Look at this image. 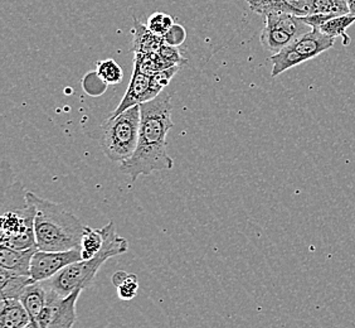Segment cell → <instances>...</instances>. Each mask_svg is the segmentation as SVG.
<instances>
[{"label": "cell", "mask_w": 355, "mask_h": 328, "mask_svg": "<svg viewBox=\"0 0 355 328\" xmlns=\"http://www.w3.org/2000/svg\"><path fill=\"white\" fill-rule=\"evenodd\" d=\"M171 66L178 65H171L169 62L165 61L159 54H135L134 67L140 69L145 75L153 76L159 71L169 69Z\"/></svg>", "instance_id": "e0dca14e"}, {"label": "cell", "mask_w": 355, "mask_h": 328, "mask_svg": "<svg viewBox=\"0 0 355 328\" xmlns=\"http://www.w3.org/2000/svg\"><path fill=\"white\" fill-rule=\"evenodd\" d=\"M309 15L325 14L339 17L349 13L347 0H308Z\"/></svg>", "instance_id": "ac0fdd59"}, {"label": "cell", "mask_w": 355, "mask_h": 328, "mask_svg": "<svg viewBox=\"0 0 355 328\" xmlns=\"http://www.w3.org/2000/svg\"><path fill=\"white\" fill-rule=\"evenodd\" d=\"M27 197L35 207V235L38 250L66 252L81 249L85 227L72 212L52 201L27 191Z\"/></svg>", "instance_id": "7a4b0ae2"}, {"label": "cell", "mask_w": 355, "mask_h": 328, "mask_svg": "<svg viewBox=\"0 0 355 328\" xmlns=\"http://www.w3.org/2000/svg\"><path fill=\"white\" fill-rule=\"evenodd\" d=\"M150 83L151 76L145 75L140 69L134 67L129 88L126 90V92H125L121 101L119 104V106L110 117H117V115H120L121 113L130 109L132 106L150 101V91H149Z\"/></svg>", "instance_id": "30bf717a"}, {"label": "cell", "mask_w": 355, "mask_h": 328, "mask_svg": "<svg viewBox=\"0 0 355 328\" xmlns=\"http://www.w3.org/2000/svg\"><path fill=\"white\" fill-rule=\"evenodd\" d=\"M96 72L100 79L107 85H117L123 81V69L115 60H103L96 63Z\"/></svg>", "instance_id": "44dd1931"}, {"label": "cell", "mask_w": 355, "mask_h": 328, "mask_svg": "<svg viewBox=\"0 0 355 328\" xmlns=\"http://www.w3.org/2000/svg\"><path fill=\"white\" fill-rule=\"evenodd\" d=\"M19 301L27 309L28 315L31 317V323H33L46 306L47 288L44 287L42 281H33L21 292Z\"/></svg>", "instance_id": "9a60e30c"}, {"label": "cell", "mask_w": 355, "mask_h": 328, "mask_svg": "<svg viewBox=\"0 0 355 328\" xmlns=\"http://www.w3.org/2000/svg\"><path fill=\"white\" fill-rule=\"evenodd\" d=\"M134 42H132V51L134 54H157L159 49L163 47L164 41L163 37L154 35L148 26L134 18Z\"/></svg>", "instance_id": "4fadbf2b"}, {"label": "cell", "mask_w": 355, "mask_h": 328, "mask_svg": "<svg viewBox=\"0 0 355 328\" xmlns=\"http://www.w3.org/2000/svg\"><path fill=\"white\" fill-rule=\"evenodd\" d=\"M180 67L182 66H171L169 69L159 71L157 74L151 76L150 90H149L150 91L151 100L155 99L157 96L160 95L164 91L165 88L171 81V79L177 75V72Z\"/></svg>", "instance_id": "7402d4cb"}, {"label": "cell", "mask_w": 355, "mask_h": 328, "mask_svg": "<svg viewBox=\"0 0 355 328\" xmlns=\"http://www.w3.org/2000/svg\"><path fill=\"white\" fill-rule=\"evenodd\" d=\"M355 23V15L353 14H344V15H339V17H334L330 21L327 22L325 24H322L319 29L324 35H329V37H342L343 44L348 46L350 43V37L347 33V29L350 26H353Z\"/></svg>", "instance_id": "2e32d148"}, {"label": "cell", "mask_w": 355, "mask_h": 328, "mask_svg": "<svg viewBox=\"0 0 355 328\" xmlns=\"http://www.w3.org/2000/svg\"><path fill=\"white\" fill-rule=\"evenodd\" d=\"M115 287L117 289V297L121 301H131L137 297V290H139V278L135 274L128 273L123 281Z\"/></svg>", "instance_id": "cb8c5ba5"}, {"label": "cell", "mask_w": 355, "mask_h": 328, "mask_svg": "<svg viewBox=\"0 0 355 328\" xmlns=\"http://www.w3.org/2000/svg\"><path fill=\"white\" fill-rule=\"evenodd\" d=\"M140 105L115 117H109L100 128L98 143L111 162H126L137 151L140 131Z\"/></svg>", "instance_id": "5b68a950"}, {"label": "cell", "mask_w": 355, "mask_h": 328, "mask_svg": "<svg viewBox=\"0 0 355 328\" xmlns=\"http://www.w3.org/2000/svg\"><path fill=\"white\" fill-rule=\"evenodd\" d=\"M103 249L92 259L80 260L71 264L69 267L62 269L60 273L53 278L42 281L48 289H52L57 293L66 297L76 289H86L95 281L96 274L103 267L106 260L111 259L117 255L128 252L129 243L128 240L119 236L114 221H110L107 225L103 227Z\"/></svg>", "instance_id": "3957f363"}, {"label": "cell", "mask_w": 355, "mask_h": 328, "mask_svg": "<svg viewBox=\"0 0 355 328\" xmlns=\"http://www.w3.org/2000/svg\"><path fill=\"white\" fill-rule=\"evenodd\" d=\"M146 26L154 35L164 37L171 31V28L174 26V21L168 14L155 12L149 17Z\"/></svg>", "instance_id": "603a6c76"}, {"label": "cell", "mask_w": 355, "mask_h": 328, "mask_svg": "<svg viewBox=\"0 0 355 328\" xmlns=\"http://www.w3.org/2000/svg\"><path fill=\"white\" fill-rule=\"evenodd\" d=\"M80 260H83L81 249L66 252L37 250L31 264V277L35 281H48L60 273L62 269Z\"/></svg>", "instance_id": "9c48e42d"}, {"label": "cell", "mask_w": 355, "mask_h": 328, "mask_svg": "<svg viewBox=\"0 0 355 328\" xmlns=\"http://www.w3.org/2000/svg\"><path fill=\"white\" fill-rule=\"evenodd\" d=\"M185 37H187V33H185L184 28L179 26V24H174L171 28V31L163 37V41H164L165 44L178 47L185 41Z\"/></svg>", "instance_id": "4316f807"}, {"label": "cell", "mask_w": 355, "mask_h": 328, "mask_svg": "<svg viewBox=\"0 0 355 328\" xmlns=\"http://www.w3.org/2000/svg\"><path fill=\"white\" fill-rule=\"evenodd\" d=\"M311 29L302 21V17L295 14H268L265 17V27L261 32V44L275 55Z\"/></svg>", "instance_id": "52a82bcc"}, {"label": "cell", "mask_w": 355, "mask_h": 328, "mask_svg": "<svg viewBox=\"0 0 355 328\" xmlns=\"http://www.w3.org/2000/svg\"><path fill=\"white\" fill-rule=\"evenodd\" d=\"M251 10L266 17L268 14L290 13L291 9L287 0H246Z\"/></svg>", "instance_id": "ffe728a7"}, {"label": "cell", "mask_w": 355, "mask_h": 328, "mask_svg": "<svg viewBox=\"0 0 355 328\" xmlns=\"http://www.w3.org/2000/svg\"><path fill=\"white\" fill-rule=\"evenodd\" d=\"M33 281H35L29 275H21L0 268L1 300H19L21 292Z\"/></svg>", "instance_id": "5bb4252c"}, {"label": "cell", "mask_w": 355, "mask_h": 328, "mask_svg": "<svg viewBox=\"0 0 355 328\" xmlns=\"http://www.w3.org/2000/svg\"><path fill=\"white\" fill-rule=\"evenodd\" d=\"M159 56L165 60L166 62H169L171 65H178V66H182V65H185L187 63V60H185L183 56L180 55V52H179V49L177 47H173V46H169V44H163V47L159 49Z\"/></svg>", "instance_id": "484cf974"}, {"label": "cell", "mask_w": 355, "mask_h": 328, "mask_svg": "<svg viewBox=\"0 0 355 328\" xmlns=\"http://www.w3.org/2000/svg\"><path fill=\"white\" fill-rule=\"evenodd\" d=\"M103 229H91L89 226L85 227L83 243H81V253L83 260L92 259L97 253L103 249Z\"/></svg>", "instance_id": "d6986e66"}, {"label": "cell", "mask_w": 355, "mask_h": 328, "mask_svg": "<svg viewBox=\"0 0 355 328\" xmlns=\"http://www.w3.org/2000/svg\"><path fill=\"white\" fill-rule=\"evenodd\" d=\"M37 250H38L37 247H32L27 250H18V249L0 245V268L14 273L31 277V264Z\"/></svg>", "instance_id": "8fae6325"}, {"label": "cell", "mask_w": 355, "mask_h": 328, "mask_svg": "<svg viewBox=\"0 0 355 328\" xmlns=\"http://www.w3.org/2000/svg\"><path fill=\"white\" fill-rule=\"evenodd\" d=\"M171 95L163 91L148 103L140 104V131L137 151L120 165V171L135 182L140 176L171 171L174 161L166 151V136L173 128Z\"/></svg>", "instance_id": "6da1fadb"}, {"label": "cell", "mask_w": 355, "mask_h": 328, "mask_svg": "<svg viewBox=\"0 0 355 328\" xmlns=\"http://www.w3.org/2000/svg\"><path fill=\"white\" fill-rule=\"evenodd\" d=\"M81 293L83 289H76L69 295L62 297L47 288L46 306L32 325L35 328H73L77 318L76 304Z\"/></svg>", "instance_id": "ba28073f"}, {"label": "cell", "mask_w": 355, "mask_h": 328, "mask_svg": "<svg viewBox=\"0 0 355 328\" xmlns=\"http://www.w3.org/2000/svg\"><path fill=\"white\" fill-rule=\"evenodd\" d=\"M107 83L100 79V76L97 75V72H89L85 76L83 79V89L86 90V92L92 96L101 95L105 92V90L107 89Z\"/></svg>", "instance_id": "d4e9b609"}, {"label": "cell", "mask_w": 355, "mask_h": 328, "mask_svg": "<svg viewBox=\"0 0 355 328\" xmlns=\"http://www.w3.org/2000/svg\"><path fill=\"white\" fill-rule=\"evenodd\" d=\"M31 317L19 300H1L0 328H26Z\"/></svg>", "instance_id": "7c38bea8"}, {"label": "cell", "mask_w": 355, "mask_h": 328, "mask_svg": "<svg viewBox=\"0 0 355 328\" xmlns=\"http://www.w3.org/2000/svg\"><path fill=\"white\" fill-rule=\"evenodd\" d=\"M35 207L24 187L15 182L3 192L0 245L27 250L35 245Z\"/></svg>", "instance_id": "277c9868"}, {"label": "cell", "mask_w": 355, "mask_h": 328, "mask_svg": "<svg viewBox=\"0 0 355 328\" xmlns=\"http://www.w3.org/2000/svg\"><path fill=\"white\" fill-rule=\"evenodd\" d=\"M334 42L335 38L324 35L319 28H313L306 35L270 57V61L272 62L271 76L276 77L287 69L318 57L333 47Z\"/></svg>", "instance_id": "8992f818"}, {"label": "cell", "mask_w": 355, "mask_h": 328, "mask_svg": "<svg viewBox=\"0 0 355 328\" xmlns=\"http://www.w3.org/2000/svg\"><path fill=\"white\" fill-rule=\"evenodd\" d=\"M26 328H35V326H33V325H32V323H31V325H29V326H27V327Z\"/></svg>", "instance_id": "f1b7e54d"}, {"label": "cell", "mask_w": 355, "mask_h": 328, "mask_svg": "<svg viewBox=\"0 0 355 328\" xmlns=\"http://www.w3.org/2000/svg\"><path fill=\"white\" fill-rule=\"evenodd\" d=\"M349 7V13L355 15V0H347Z\"/></svg>", "instance_id": "83f0119b"}]
</instances>
